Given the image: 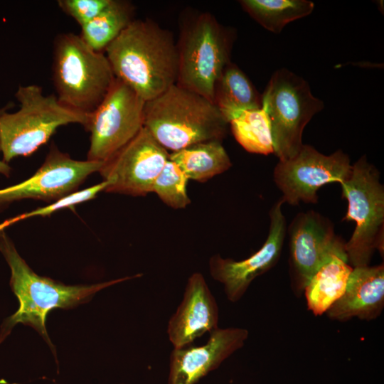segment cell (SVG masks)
<instances>
[{
    "label": "cell",
    "mask_w": 384,
    "mask_h": 384,
    "mask_svg": "<svg viewBox=\"0 0 384 384\" xmlns=\"http://www.w3.org/2000/svg\"><path fill=\"white\" fill-rule=\"evenodd\" d=\"M114 80L105 53L92 50L73 33L55 38L53 80L62 105L88 116L103 100Z\"/></svg>",
    "instance_id": "cell-4"
},
{
    "label": "cell",
    "mask_w": 384,
    "mask_h": 384,
    "mask_svg": "<svg viewBox=\"0 0 384 384\" xmlns=\"http://www.w3.org/2000/svg\"><path fill=\"white\" fill-rule=\"evenodd\" d=\"M116 78L145 102L176 84L178 51L170 31L149 19H134L105 49Z\"/></svg>",
    "instance_id": "cell-1"
},
{
    "label": "cell",
    "mask_w": 384,
    "mask_h": 384,
    "mask_svg": "<svg viewBox=\"0 0 384 384\" xmlns=\"http://www.w3.org/2000/svg\"><path fill=\"white\" fill-rule=\"evenodd\" d=\"M248 336L245 329L218 328L203 345L174 348L169 358L168 384H196L242 348Z\"/></svg>",
    "instance_id": "cell-15"
},
{
    "label": "cell",
    "mask_w": 384,
    "mask_h": 384,
    "mask_svg": "<svg viewBox=\"0 0 384 384\" xmlns=\"http://www.w3.org/2000/svg\"><path fill=\"white\" fill-rule=\"evenodd\" d=\"M108 182L103 181L101 183L94 185L87 188L83 189L79 191H74L65 196L58 199L54 203L49 205L36 208L32 211L17 215L12 219L4 221L2 224H0V231H1L5 227L11 225L17 221L24 220L26 218L33 216H45L49 215L52 213L57 210L72 208L77 204H80L85 201H90L94 198L101 191L106 189L108 186Z\"/></svg>",
    "instance_id": "cell-25"
},
{
    "label": "cell",
    "mask_w": 384,
    "mask_h": 384,
    "mask_svg": "<svg viewBox=\"0 0 384 384\" xmlns=\"http://www.w3.org/2000/svg\"><path fill=\"white\" fill-rule=\"evenodd\" d=\"M287 231L291 276L297 292L304 291L311 277L333 256L348 260L346 242L335 233L331 220L318 212L299 213Z\"/></svg>",
    "instance_id": "cell-12"
},
{
    "label": "cell",
    "mask_w": 384,
    "mask_h": 384,
    "mask_svg": "<svg viewBox=\"0 0 384 384\" xmlns=\"http://www.w3.org/2000/svg\"><path fill=\"white\" fill-rule=\"evenodd\" d=\"M104 161H78L52 146L38 170L24 181L0 189V206L26 198L56 201L70 194Z\"/></svg>",
    "instance_id": "cell-14"
},
{
    "label": "cell",
    "mask_w": 384,
    "mask_h": 384,
    "mask_svg": "<svg viewBox=\"0 0 384 384\" xmlns=\"http://www.w3.org/2000/svg\"><path fill=\"white\" fill-rule=\"evenodd\" d=\"M351 169L349 157L341 150L325 155L303 144L292 158L279 160L273 178L284 203L292 206L300 202L316 203L321 187L332 182L341 184L349 177Z\"/></svg>",
    "instance_id": "cell-10"
},
{
    "label": "cell",
    "mask_w": 384,
    "mask_h": 384,
    "mask_svg": "<svg viewBox=\"0 0 384 384\" xmlns=\"http://www.w3.org/2000/svg\"><path fill=\"white\" fill-rule=\"evenodd\" d=\"M234 35L208 12L194 15L182 26L176 43V85L213 102L216 80L230 63Z\"/></svg>",
    "instance_id": "cell-6"
},
{
    "label": "cell",
    "mask_w": 384,
    "mask_h": 384,
    "mask_svg": "<svg viewBox=\"0 0 384 384\" xmlns=\"http://www.w3.org/2000/svg\"><path fill=\"white\" fill-rule=\"evenodd\" d=\"M188 180L180 166L169 159L154 182L152 192L168 206L185 208L191 203L186 189Z\"/></svg>",
    "instance_id": "cell-24"
},
{
    "label": "cell",
    "mask_w": 384,
    "mask_h": 384,
    "mask_svg": "<svg viewBox=\"0 0 384 384\" xmlns=\"http://www.w3.org/2000/svg\"><path fill=\"white\" fill-rule=\"evenodd\" d=\"M353 267L348 260L333 256L311 277L304 291L308 309L321 316L343 294Z\"/></svg>",
    "instance_id": "cell-19"
},
{
    "label": "cell",
    "mask_w": 384,
    "mask_h": 384,
    "mask_svg": "<svg viewBox=\"0 0 384 384\" xmlns=\"http://www.w3.org/2000/svg\"><path fill=\"white\" fill-rule=\"evenodd\" d=\"M0 251L10 267V285L19 302L17 311L5 319L1 325L0 343L16 324L21 323L35 329L49 344L53 353L54 346L46 328V317L51 310L75 307L89 302L96 292L106 287L142 276V274H137L95 284L68 286L36 274L19 255L12 241L4 232H0Z\"/></svg>",
    "instance_id": "cell-2"
},
{
    "label": "cell",
    "mask_w": 384,
    "mask_h": 384,
    "mask_svg": "<svg viewBox=\"0 0 384 384\" xmlns=\"http://www.w3.org/2000/svg\"><path fill=\"white\" fill-rule=\"evenodd\" d=\"M236 141L248 152L268 155L274 153L270 120L266 110H245L228 122Z\"/></svg>",
    "instance_id": "cell-23"
},
{
    "label": "cell",
    "mask_w": 384,
    "mask_h": 384,
    "mask_svg": "<svg viewBox=\"0 0 384 384\" xmlns=\"http://www.w3.org/2000/svg\"><path fill=\"white\" fill-rule=\"evenodd\" d=\"M129 1L111 0L95 18L81 27L79 35L92 50L105 53L107 46L135 19Z\"/></svg>",
    "instance_id": "cell-21"
},
{
    "label": "cell",
    "mask_w": 384,
    "mask_h": 384,
    "mask_svg": "<svg viewBox=\"0 0 384 384\" xmlns=\"http://www.w3.org/2000/svg\"><path fill=\"white\" fill-rule=\"evenodd\" d=\"M15 96L19 110L0 116V149L6 163L33 154L60 126L78 123L85 127L87 124L88 116L66 107L56 95H45L38 85H20Z\"/></svg>",
    "instance_id": "cell-5"
},
{
    "label": "cell",
    "mask_w": 384,
    "mask_h": 384,
    "mask_svg": "<svg viewBox=\"0 0 384 384\" xmlns=\"http://www.w3.org/2000/svg\"><path fill=\"white\" fill-rule=\"evenodd\" d=\"M219 310L204 277L193 273L188 279L182 302L171 316L167 334L174 348L191 345L196 339L218 328Z\"/></svg>",
    "instance_id": "cell-16"
},
{
    "label": "cell",
    "mask_w": 384,
    "mask_h": 384,
    "mask_svg": "<svg viewBox=\"0 0 384 384\" xmlns=\"http://www.w3.org/2000/svg\"><path fill=\"white\" fill-rule=\"evenodd\" d=\"M1 151V149H0ZM11 171V167L4 160L0 159V174L9 176Z\"/></svg>",
    "instance_id": "cell-27"
},
{
    "label": "cell",
    "mask_w": 384,
    "mask_h": 384,
    "mask_svg": "<svg viewBox=\"0 0 384 384\" xmlns=\"http://www.w3.org/2000/svg\"><path fill=\"white\" fill-rule=\"evenodd\" d=\"M188 179L205 182L228 170L232 162L221 142L207 141L169 152Z\"/></svg>",
    "instance_id": "cell-20"
},
{
    "label": "cell",
    "mask_w": 384,
    "mask_h": 384,
    "mask_svg": "<svg viewBox=\"0 0 384 384\" xmlns=\"http://www.w3.org/2000/svg\"><path fill=\"white\" fill-rule=\"evenodd\" d=\"M213 102L228 123L242 111L260 108L262 97L246 75L230 62L215 82Z\"/></svg>",
    "instance_id": "cell-18"
},
{
    "label": "cell",
    "mask_w": 384,
    "mask_h": 384,
    "mask_svg": "<svg viewBox=\"0 0 384 384\" xmlns=\"http://www.w3.org/2000/svg\"><path fill=\"white\" fill-rule=\"evenodd\" d=\"M111 0H59L58 5L82 27L95 18Z\"/></svg>",
    "instance_id": "cell-26"
},
{
    "label": "cell",
    "mask_w": 384,
    "mask_h": 384,
    "mask_svg": "<svg viewBox=\"0 0 384 384\" xmlns=\"http://www.w3.org/2000/svg\"><path fill=\"white\" fill-rule=\"evenodd\" d=\"M384 308V266L353 267L343 294L327 310L332 320L346 321L353 318L370 321Z\"/></svg>",
    "instance_id": "cell-17"
},
{
    "label": "cell",
    "mask_w": 384,
    "mask_h": 384,
    "mask_svg": "<svg viewBox=\"0 0 384 384\" xmlns=\"http://www.w3.org/2000/svg\"><path fill=\"white\" fill-rule=\"evenodd\" d=\"M268 114L274 153L279 161L294 156L302 146V134L311 119L324 107L308 82L286 68L274 73L262 96Z\"/></svg>",
    "instance_id": "cell-8"
},
{
    "label": "cell",
    "mask_w": 384,
    "mask_h": 384,
    "mask_svg": "<svg viewBox=\"0 0 384 384\" xmlns=\"http://www.w3.org/2000/svg\"><path fill=\"white\" fill-rule=\"evenodd\" d=\"M11 104L6 105L4 107L0 108V116L6 111H7L9 108L11 107Z\"/></svg>",
    "instance_id": "cell-28"
},
{
    "label": "cell",
    "mask_w": 384,
    "mask_h": 384,
    "mask_svg": "<svg viewBox=\"0 0 384 384\" xmlns=\"http://www.w3.org/2000/svg\"><path fill=\"white\" fill-rule=\"evenodd\" d=\"M228 123L213 102L176 84L146 101L144 127L168 151L225 138Z\"/></svg>",
    "instance_id": "cell-3"
},
{
    "label": "cell",
    "mask_w": 384,
    "mask_h": 384,
    "mask_svg": "<svg viewBox=\"0 0 384 384\" xmlns=\"http://www.w3.org/2000/svg\"><path fill=\"white\" fill-rule=\"evenodd\" d=\"M145 101L129 86L115 80L101 103L88 115L87 160L105 161L144 127Z\"/></svg>",
    "instance_id": "cell-9"
},
{
    "label": "cell",
    "mask_w": 384,
    "mask_h": 384,
    "mask_svg": "<svg viewBox=\"0 0 384 384\" xmlns=\"http://www.w3.org/2000/svg\"><path fill=\"white\" fill-rule=\"evenodd\" d=\"M240 4L258 23L275 33L288 23L309 15L314 8L308 0H242Z\"/></svg>",
    "instance_id": "cell-22"
},
{
    "label": "cell",
    "mask_w": 384,
    "mask_h": 384,
    "mask_svg": "<svg viewBox=\"0 0 384 384\" xmlns=\"http://www.w3.org/2000/svg\"><path fill=\"white\" fill-rule=\"evenodd\" d=\"M281 198L270 211V225L263 245L249 257L236 261L214 255L209 260V272L213 279L223 285L226 297L231 302H238L252 282L272 268L278 262L287 228Z\"/></svg>",
    "instance_id": "cell-13"
},
{
    "label": "cell",
    "mask_w": 384,
    "mask_h": 384,
    "mask_svg": "<svg viewBox=\"0 0 384 384\" xmlns=\"http://www.w3.org/2000/svg\"><path fill=\"white\" fill-rule=\"evenodd\" d=\"M341 188L342 198L348 201L343 220L356 223L345 243L348 264L353 267L369 265L375 250L383 256L384 187L380 174L363 156L352 165Z\"/></svg>",
    "instance_id": "cell-7"
},
{
    "label": "cell",
    "mask_w": 384,
    "mask_h": 384,
    "mask_svg": "<svg viewBox=\"0 0 384 384\" xmlns=\"http://www.w3.org/2000/svg\"><path fill=\"white\" fill-rule=\"evenodd\" d=\"M169 159V152L143 127L103 162L98 172L109 183L105 191L146 196L152 192L154 182Z\"/></svg>",
    "instance_id": "cell-11"
}]
</instances>
